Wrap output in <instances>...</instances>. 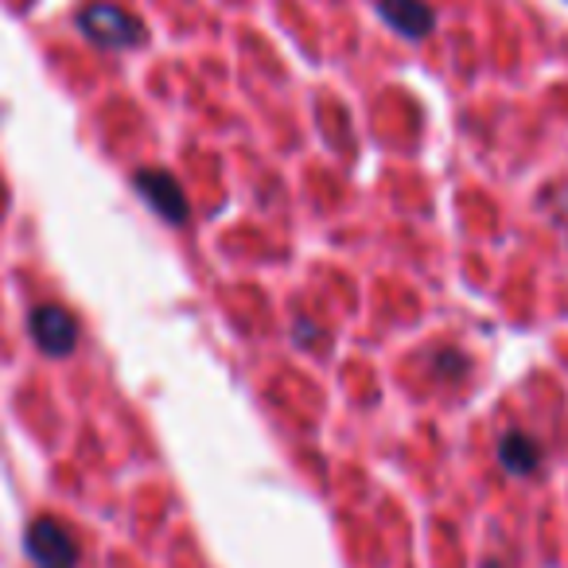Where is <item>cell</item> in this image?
Here are the masks:
<instances>
[{
	"mask_svg": "<svg viewBox=\"0 0 568 568\" xmlns=\"http://www.w3.org/2000/svg\"><path fill=\"white\" fill-rule=\"evenodd\" d=\"M378 12L389 28H397L409 40H425L436 24V12L428 9L425 0H378Z\"/></svg>",
	"mask_w": 568,
	"mask_h": 568,
	"instance_id": "cell-5",
	"label": "cell"
},
{
	"mask_svg": "<svg viewBox=\"0 0 568 568\" xmlns=\"http://www.w3.org/2000/svg\"><path fill=\"white\" fill-rule=\"evenodd\" d=\"M32 335L43 355L67 358L79 347V320L67 308H59V304H40V308L32 312Z\"/></svg>",
	"mask_w": 568,
	"mask_h": 568,
	"instance_id": "cell-3",
	"label": "cell"
},
{
	"mask_svg": "<svg viewBox=\"0 0 568 568\" xmlns=\"http://www.w3.org/2000/svg\"><path fill=\"white\" fill-rule=\"evenodd\" d=\"M498 464L510 475H534L541 467V444L526 433H506L498 440Z\"/></svg>",
	"mask_w": 568,
	"mask_h": 568,
	"instance_id": "cell-6",
	"label": "cell"
},
{
	"mask_svg": "<svg viewBox=\"0 0 568 568\" xmlns=\"http://www.w3.org/2000/svg\"><path fill=\"white\" fill-rule=\"evenodd\" d=\"M136 191H141V195L149 199V203L164 214V222H172V226H183V222L191 219V206H187L183 187L168 172H160V168L136 172Z\"/></svg>",
	"mask_w": 568,
	"mask_h": 568,
	"instance_id": "cell-4",
	"label": "cell"
},
{
	"mask_svg": "<svg viewBox=\"0 0 568 568\" xmlns=\"http://www.w3.org/2000/svg\"><path fill=\"white\" fill-rule=\"evenodd\" d=\"M79 32L90 43L110 51H125V48H141L144 43V24L133 12L118 9V4H90L79 12Z\"/></svg>",
	"mask_w": 568,
	"mask_h": 568,
	"instance_id": "cell-1",
	"label": "cell"
},
{
	"mask_svg": "<svg viewBox=\"0 0 568 568\" xmlns=\"http://www.w3.org/2000/svg\"><path fill=\"white\" fill-rule=\"evenodd\" d=\"M28 552L40 568H74L79 565V541L55 518H36L28 526Z\"/></svg>",
	"mask_w": 568,
	"mask_h": 568,
	"instance_id": "cell-2",
	"label": "cell"
}]
</instances>
